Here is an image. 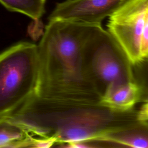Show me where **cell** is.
I'll return each mask as SVG.
<instances>
[{"label": "cell", "instance_id": "7c38bea8", "mask_svg": "<svg viewBox=\"0 0 148 148\" xmlns=\"http://www.w3.org/2000/svg\"><path fill=\"white\" fill-rule=\"evenodd\" d=\"M141 60L148 58V9L145 15L140 43Z\"/></svg>", "mask_w": 148, "mask_h": 148}, {"label": "cell", "instance_id": "8fae6325", "mask_svg": "<svg viewBox=\"0 0 148 148\" xmlns=\"http://www.w3.org/2000/svg\"><path fill=\"white\" fill-rule=\"evenodd\" d=\"M132 65L134 81L140 91L139 102H148V58Z\"/></svg>", "mask_w": 148, "mask_h": 148}, {"label": "cell", "instance_id": "3957f363", "mask_svg": "<svg viewBox=\"0 0 148 148\" xmlns=\"http://www.w3.org/2000/svg\"><path fill=\"white\" fill-rule=\"evenodd\" d=\"M39 69L34 43L20 42L0 54V119L13 114L34 95Z\"/></svg>", "mask_w": 148, "mask_h": 148}, {"label": "cell", "instance_id": "277c9868", "mask_svg": "<svg viewBox=\"0 0 148 148\" xmlns=\"http://www.w3.org/2000/svg\"><path fill=\"white\" fill-rule=\"evenodd\" d=\"M86 69L101 96L110 86L135 82L132 65L101 25H94L83 46Z\"/></svg>", "mask_w": 148, "mask_h": 148}, {"label": "cell", "instance_id": "5b68a950", "mask_svg": "<svg viewBox=\"0 0 148 148\" xmlns=\"http://www.w3.org/2000/svg\"><path fill=\"white\" fill-rule=\"evenodd\" d=\"M148 0H127L109 16L108 31L132 64L141 60L140 43Z\"/></svg>", "mask_w": 148, "mask_h": 148}, {"label": "cell", "instance_id": "9c48e42d", "mask_svg": "<svg viewBox=\"0 0 148 148\" xmlns=\"http://www.w3.org/2000/svg\"><path fill=\"white\" fill-rule=\"evenodd\" d=\"M139 98L138 86L135 82H129L108 87L102 94L99 104L114 110L124 112L134 108Z\"/></svg>", "mask_w": 148, "mask_h": 148}, {"label": "cell", "instance_id": "6da1fadb", "mask_svg": "<svg viewBox=\"0 0 148 148\" xmlns=\"http://www.w3.org/2000/svg\"><path fill=\"white\" fill-rule=\"evenodd\" d=\"M50 20L38 45L39 76L35 95L67 105L99 104L101 97L83 59V46L92 27Z\"/></svg>", "mask_w": 148, "mask_h": 148}, {"label": "cell", "instance_id": "8992f818", "mask_svg": "<svg viewBox=\"0 0 148 148\" xmlns=\"http://www.w3.org/2000/svg\"><path fill=\"white\" fill-rule=\"evenodd\" d=\"M127 0H66L57 3L49 16L50 20H65L101 25Z\"/></svg>", "mask_w": 148, "mask_h": 148}, {"label": "cell", "instance_id": "ba28073f", "mask_svg": "<svg viewBox=\"0 0 148 148\" xmlns=\"http://www.w3.org/2000/svg\"><path fill=\"white\" fill-rule=\"evenodd\" d=\"M48 147L26 125L10 116L0 119V148Z\"/></svg>", "mask_w": 148, "mask_h": 148}, {"label": "cell", "instance_id": "52a82bcc", "mask_svg": "<svg viewBox=\"0 0 148 148\" xmlns=\"http://www.w3.org/2000/svg\"><path fill=\"white\" fill-rule=\"evenodd\" d=\"M95 147L148 148V121L139 120L127 127L91 139Z\"/></svg>", "mask_w": 148, "mask_h": 148}, {"label": "cell", "instance_id": "30bf717a", "mask_svg": "<svg viewBox=\"0 0 148 148\" xmlns=\"http://www.w3.org/2000/svg\"><path fill=\"white\" fill-rule=\"evenodd\" d=\"M6 9L24 14L38 21L45 13L46 0H0Z\"/></svg>", "mask_w": 148, "mask_h": 148}, {"label": "cell", "instance_id": "4fadbf2b", "mask_svg": "<svg viewBox=\"0 0 148 148\" xmlns=\"http://www.w3.org/2000/svg\"><path fill=\"white\" fill-rule=\"evenodd\" d=\"M138 119L148 121V102L142 103L141 107L138 110Z\"/></svg>", "mask_w": 148, "mask_h": 148}, {"label": "cell", "instance_id": "7a4b0ae2", "mask_svg": "<svg viewBox=\"0 0 148 148\" xmlns=\"http://www.w3.org/2000/svg\"><path fill=\"white\" fill-rule=\"evenodd\" d=\"M9 116L51 146L98 138L132 124L138 110L121 112L99 104L67 105L34 95Z\"/></svg>", "mask_w": 148, "mask_h": 148}]
</instances>
